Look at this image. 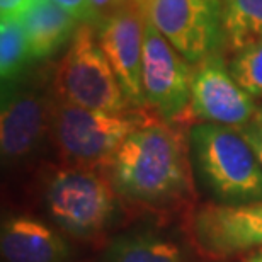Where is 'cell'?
I'll use <instances>...</instances> for the list:
<instances>
[{
  "mask_svg": "<svg viewBox=\"0 0 262 262\" xmlns=\"http://www.w3.org/2000/svg\"><path fill=\"white\" fill-rule=\"evenodd\" d=\"M151 123L135 113H101L83 109L53 97L50 136L60 157L70 167H109L133 131Z\"/></svg>",
  "mask_w": 262,
  "mask_h": 262,
  "instance_id": "obj_3",
  "label": "cell"
},
{
  "mask_svg": "<svg viewBox=\"0 0 262 262\" xmlns=\"http://www.w3.org/2000/svg\"><path fill=\"white\" fill-rule=\"evenodd\" d=\"M191 162L201 184L218 204L262 201V165L238 129L192 124Z\"/></svg>",
  "mask_w": 262,
  "mask_h": 262,
  "instance_id": "obj_2",
  "label": "cell"
},
{
  "mask_svg": "<svg viewBox=\"0 0 262 262\" xmlns=\"http://www.w3.org/2000/svg\"><path fill=\"white\" fill-rule=\"evenodd\" d=\"M146 14L141 5L128 0L121 9L99 24V45L116 73L131 106H145L141 85V60Z\"/></svg>",
  "mask_w": 262,
  "mask_h": 262,
  "instance_id": "obj_10",
  "label": "cell"
},
{
  "mask_svg": "<svg viewBox=\"0 0 262 262\" xmlns=\"http://www.w3.org/2000/svg\"><path fill=\"white\" fill-rule=\"evenodd\" d=\"M111 181L97 170L65 167L46 181L43 199L48 216L61 232L77 238H94L113 225L116 196Z\"/></svg>",
  "mask_w": 262,
  "mask_h": 262,
  "instance_id": "obj_5",
  "label": "cell"
},
{
  "mask_svg": "<svg viewBox=\"0 0 262 262\" xmlns=\"http://www.w3.org/2000/svg\"><path fill=\"white\" fill-rule=\"evenodd\" d=\"M51 102L39 89L4 94L0 114V151L4 164H20L38 154L51 129Z\"/></svg>",
  "mask_w": 262,
  "mask_h": 262,
  "instance_id": "obj_11",
  "label": "cell"
},
{
  "mask_svg": "<svg viewBox=\"0 0 262 262\" xmlns=\"http://www.w3.org/2000/svg\"><path fill=\"white\" fill-rule=\"evenodd\" d=\"M34 2L36 0H0V17L2 19L23 17L33 7Z\"/></svg>",
  "mask_w": 262,
  "mask_h": 262,
  "instance_id": "obj_20",
  "label": "cell"
},
{
  "mask_svg": "<svg viewBox=\"0 0 262 262\" xmlns=\"http://www.w3.org/2000/svg\"><path fill=\"white\" fill-rule=\"evenodd\" d=\"M223 45L232 51L262 39V0H222Z\"/></svg>",
  "mask_w": 262,
  "mask_h": 262,
  "instance_id": "obj_15",
  "label": "cell"
},
{
  "mask_svg": "<svg viewBox=\"0 0 262 262\" xmlns=\"http://www.w3.org/2000/svg\"><path fill=\"white\" fill-rule=\"evenodd\" d=\"M107 169L114 191L140 206H169L189 194L184 140L167 123L151 121L133 131Z\"/></svg>",
  "mask_w": 262,
  "mask_h": 262,
  "instance_id": "obj_1",
  "label": "cell"
},
{
  "mask_svg": "<svg viewBox=\"0 0 262 262\" xmlns=\"http://www.w3.org/2000/svg\"><path fill=\"white\" fill-rule=\"evenodd\" d=\"M194 68L146 17L141 85L146 104L165 123H176L191 97Z\"/></svg>",
  "mask_w": 262,
  "mask_h": 262,
  "instance_id": "obj_8",
  "label": "cell"
},
{
  "mask_svg": "<svg viewBox=\"0 0 262 262\" xmlns=\"http://www.w3.org/2000/svg\"><path fill=\"white\" fill-rule=\"evenodd\" d=\"M254 123L262 126V106L257 107V113H255V116H254Z\"/></svg>",
  "mask_w": 262,
  "mask_h": 262,
  "instance_id": "obj_23",
  "label": "cell"
},
{
  "mask_svg": "<svg viewBox=\"0 0 262 262\" xmlns=\"http://www.w3.org/2000/svg\"><path fill=\"white\" fill-rule=\"evenodd\" d=\"M51 2L67 10L73 19L82 20L83 24H96V17H94L89 0H51Z\"/></svg>",
  "mask_w": 262,
  "mask_h": 262,
  "instance_id": "obj_18",
  "label": "cell"
},
{
  "mask_svg": "<svg viewBox=\"0 0 262 262\" xmlns=\"http://www.w3.org/2000/svg\"><path fill=\"white\" fill-rule=\"evenodd\" d=\"M31 60L28 36L20 17L2 19L0 23V75L10 82L24 70Z\"/></svg>",
  "mask_w": 262,
  "mask_h": 262,
  "instance_id": "obj_16",
  "label": "cell"
},
{
  "mask_svg": "<svg viewBox=\"0 0 262 262\" xmlns=\"http://www.w3.org/2000/svg\"><path fill=\"white\" fill-rule=\"evenodd\" d=\"M104 262H186L179 240L157 230H135L109 244Z\"/></svg>",
  "mask_w": 262,
  "mask_h": 262,
  "instance_id": "obj_14",
  "label": "cell"
},
{
  "mask_svg": "<svg viewBox=\"0 0 262 262\" xmlns=\"http://www.w3.org/2000/svg\"><path fill=\"white\" fill-rule=\"evenodd\" d=\"M5 262H70L72 247L51 225L29 214H9L0 230Z\"/></svg>",
  "mask_w": 262,
  "mask_h": 262,
  "instance_id": "obj_12",
  "label": "cell"
},
{
  "mask_svg": "<svg viewBox=\"0 0 262 262\" xmlns=\"http://www.w3.org/2000/svg\"><path fill=\"white\" fill-rule=\"evenodd\" d=\"M191 235L199 252L213 259L262 249V201L204 204L192 214Z\"/></svg>",
  "mask_w": 262,
  "mask_h": 262,
  "instance_id": "obj_9",
  "label": "cell"
},
{
  "mask_svg": "<svg viewBox=\"0 0 262 262\" xmlns=\"http://www.w3.org/2000/svg\"><path fill=\"white\" fill-rule=\"evenodd\" d=\"M238 131L244 135V138L247 140V143L252 146L259 164L262 165V126H259V124H255L252 121L250 124H247V126H244Z\"/></svg>",
  "mask_w": 262,
  "mask_h": 262,
  "instance_id": "obj_21",
  "label": "cell"
},
{
  "mask_svg": "<svg viewBox=\"0 0 262 262\" xmlns=\"http://www.w3.org/2000/svg\"><path fill=\"white\" fill-rule=\"evenodd\" d=\"M31 60H45L72 41L77 19L51 0H36L23 17Z\"/></svg>",
  "mask_w": 262,
  "mask_h": 262,
  "instance_id": "obj_13",
  "label": "cell"
},
{
  "mask_svg": "<svg viewBox=\"0 0 262 262\" xmlns=\"http://www.w3.org/2000/svg\"><path fill=\"white\" fill-rule=\"evenodd\" d=\"M228 70L245 92L262 97V39L235 51Z\"/></svg>",
  "mask_w": 262,
  "mask_h": 262,
  "instance_id": "obj_17",
  "label": "cell"
},
{
  "mask_svg": "<svg viewBox=\"0 0 262 262\" xmlns=\"http://www.w3.org/2000/svg\"><path fill=\"white\" fill-rule=\"evenodd\" d=\"M145 14L189 63L214 55L223 43L220 0H148Z\"/></svg>",
  "mask_w": 262,
  "mask_h": 262,
  "instance_id": "obj_6",
  "label": "cell"
},
{
  "mask_svg": "<svg viewBox=\"0 0 262 262\" xmlns=\"http://www.w3.org/2000/svg\"><path fill=\"white\" fill-rule=\"evenodd\" d=\"M126 2L128 0H89L97 26L101 24L104 19H107L109 15H113L118 9H121Z\"/></svg>",
  "mask_w": 262,
  "mask_h": 262,
  "instance_id": "obj_19",
  "label": "cell"
},
{
  "mask_svg": "<svg viewBox=\"0 0 262 262\" xmlns=\"http://www.w3.org/2000/svg\"><path fill=\"white\" fill-rule=\"evenodd\" d=\"M254 99L235 82L223 60L214 53L194 67L191 97L176 123H213L242 129L254 121Z\"/></svg>",
  "mask_w": 262,
  "mask_h": 262,
  "instance_id": "obj_7",
  "label": "cell"
},
{
  "mask_svg": "<svg viewBox=\"0 0 262 262\" xmlns=\"http://www.w3.org/2000/svg\"><path fill=\"white\" fill-rule=\"evenodd\" d=\"M53 97L91 111L128 113L129 101L99 45L92 24H80L53 73Z\"/></svg>",
  "mask_w": 262,
  "mask_h": 262,
  "instance_id": "obj_4",
  "label": "cell"
},
{
  "mask_svg": "<svg viewBox=\"0 0 262 262\" xmlns=\"http://www.w3.org/2000/svg\"><path fill=\"white\" fill-rule=\"evenodd\" d=\"M245 262H262V250H259V252L252 254Z\"/></svg>",
  "mask_w": 262,
  "mask_h": 262,
  "instance_id": "obj_22",
  "label": "cell"
},
{
  "mask_svg": "<svg viewBox=\"0 0 262 262\" xmlns=\"http://www.w3.org/2000/svg\"><path fill=\"white\" fill-rule=\"evenodd\" d=\"M133 2H136V4H138V5H141V7H143V10H145L146 4H148V0H133Z\"/></svg>",
  "mask_w": 262,
  "mask_h": 262,
  "instance_id": "obj_24",
  "label": "cell"
}]
</instances>
